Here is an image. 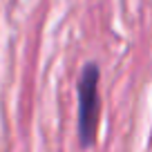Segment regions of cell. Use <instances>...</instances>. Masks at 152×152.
I'll use <instances>...</instances> for the list:
<instances>
[{"instance_id":"1","label":"cell","mask_w":152,"mask_h":152,"mask_svg":"<svg viewBox=\"0 0 152 152\" xmlns=\"http://www.w3.org/2000/svg\"><path fill=\"white\" fill-rule=\"evenodd\" d=\"M101 69L96 63H85L78 76V143L83 150H90L96 143L101 121Z\"/></svg>"}]
</instances>
